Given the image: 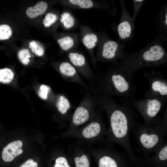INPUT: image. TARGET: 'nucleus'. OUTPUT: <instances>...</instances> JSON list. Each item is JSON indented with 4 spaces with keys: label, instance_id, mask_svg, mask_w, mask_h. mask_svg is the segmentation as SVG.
<instances>
[{
    "label": "nucleus",
    "instance_id": "nucleus-4",
    "mask_svg": "<svg viewBox=\"0 0 167 167\" xmlns=\"http://www.w3.org/2000/svg\"><path fill=\"white\" fill-rule=\"evenodd\" d=\"M98 45V54L103 60L113 61L125 56L124 44L113 40L104 34L100 35Z\"/></svg>",
    "mask_w": 167,
    "mask_h": 167
},
{
    "label": "nucleus",
    "instance_id": "nucleus-14",
    "mask_svg": "<svg viewBox=\"0 0 167 167\" xmlns=\"http://www.w3.org/2000/svg\"><path fill=\"white\" fill-rule=\"evenodd\" d=\"M71 63L75 68L83 67L86 65V60L84 55L79 52L72 51L68 54Z\"/></svg>",
    "mask_w": 167,
    "mask_h": 167
},
{
    "label": "nucleus",
    "instance_id": "nucleus-28",
    "mask_svg": "<svg viewBox=\"0 0 167 167\" xmlns=\"http://www.w3.org/2000/svg\"><path fill=\"white\" fill-rule=\"evenodd\" d=\"M145 1L143 0H132L134 7V13L132 17L135 19Z\"/></svg>",
    "mask_w": 167,
    "mask_h": 167
},
{
    "label": "nucleus",
    "instance_id": "nucleus-30",
    "mask_svg": "<svg viewBox=\"0 0 167 167\" xmlns=\"http://www.w3.org/2000/svg\"><path fill=\"white\" fill-rule=\"evenodd\" d=\"M37 163L32 159L28 160L20 167H37Z\"/></svg>",
    "mask_w": 167,
    "mask_h": 167
},
{
    "label": "nucleus",
    "instance_id": "nucleus-18",
    "mask_svg": "<svg viewBox=\"0 0 167 167\" xmlns=\"http://www.w3.org/2000/svg\"><path fill=\"white\" fill-rule=\"evenodd\" d=\"M70 5L81 9H90L96 6V4L90 0H69L66 1Z\"/></svg>",
    "mask_w": 167,
    "mask_h": 167
},
{
    "label": "nucleus",
    "instance_id": "nucleus-26",
    "mask_svg": "<svg viewBox=\"0 0 167 167\" xmlns=\"http://www.w3.org/2000/svg\"><path fill=\"white\" fill-rule=\"evenodd\" d=\"M58 19L56 15L49 12L45 15L42 23L45 27H48L55 23Z\"/></svg>",
    "mask_w": 167,
    "mask_h": 167
},
{
    "label": "nucleus",
    "instance_id": "nucleus-21",
    "mask_svg": "<svg viewBox=\"0 0 167 167\" xmlns=\"http://www.w3.org/2000/svg\"><path fill=\"white\" fill-rule=\"evenodd\" d=\"M60 21L66 29L72 28L75 23L73 16L67 12H64L61 15Z\"/></svg>",
    "mask_w": 167,
    "mask_h": 167
},
{
    "label": "nucleus",
    "instance_id": "nucleus-15",
    "mask_svg": "<svg viewBox=\"0 0 167 167\" xmlns=\"http://www.w3.org/2000/svg\"><path fill=\"white\" fill-rule=\"evenodd\" d=\"M57 42L61 49L67 51L72 49L75 44V40L72 36L66 35L57 40Z\"/></svg>",
    "mask_w": 167,
    "mask_h": 167
},
{
    "label": "nucleus",
    "instance_id": "nucleus-7",
    "mask_svg": "<svg viewBox=\"0 0 167 167\" xmlns=\"http://www.w3.org/2000/svg\"><path fill=\"white\" fill-rule=\"evenodd\" d=\"M22 145L21 140L13 141L8 144L2 150V156L3 160L6 162H10L22 154L23 150L21 148Z\"/></svg>",
    "mask_w": 167,
    "mask_h": 167
},
{
    "label": "nucleus",
    "instance_id": "nucleus-17",
    "mask_svg": "<svg viewBox=\"0 0 167 167\" xmlns=\"http://www.w3.org/2000/svg\"><path fill=\"white\" fill-rule=\"evenodd\" d=\"M99 167H118V163L114 157L109 155H104L99 158Z\"/></svg>",
    "mask_w": 167,
    "mask_h": 167
},
{
    "label": "nucleus",
    "instance_id": "nucleus-10",
    "mask_svg": "<svg viewBox=\"0 0 167 167\" xmlns=\"http://www.w3.org/2000/svg\"><path fill=\"white\" fill-rule=\"evenodd\" d=\"M111 80L114 87L119 92L124 93L129 89V84L121 74L114 73L113 74Z\"/></svg>",
    "mask_w": 167,
    "mask_h": 167
},
{
    "label": "nucleus",
    "instance_id": "nucleus-2",
    "mask_svg": "<svg viewBox=\"0 0 167 167\" xmlns=\"http://www.w3.org/2000/svg\"><path fill=\"white\" fill-rule=\"evenodd\" d=\"M109 117L110 135L113 141L122 147L129 156H135L129 139L130 132L134 126L126 112L115 108L110 112Z\"/></svg>",
    "mask_w": 167,
    "mask_h": 167
},
{
    "label": "nucleus",
    "instance_id": "nucleus-19",
    "mask_svg": "<svg viewBox=\"0 0 167 167\" xmlns=\"http://www.w3.org/2000/svg\"><path fill=\"white\" fill-rule=\"evenodd\" d=\"M56 106L58 111L62 114H64L70 108L71 104L67 98L61 95L58 98Z\"/></svg>",
    "mask_w": 167,
    "mask_h": 167
},
{
    "label": "nucleus",
    "instance_id": "nucleus-27",
    "mask_svg": "<svg viewBox=\"0 0 167 167\" xmlns=\"http://www.w3.org/2000/svg\"><path fill=\"white\" fill-rule=\"evenodd\" d=\"M50 90V88L49 86L45 84H42L40 87L38 92V95L41 99L46 100Z\"/></svg>",
    "mask_w": 167,
    "mask_h": 167
},
{
    "label": "nucleus",
    "instance_id": "nucleus-29",
    "mask_svg": "<svg viewBox=\"0 0 167 167\" xmlns=\"http://www.w3.org/2000/svg\"><path fill=\"white\" fill-rule=\"evenodd\" d=\"M54 167H70L67 160L64 157H59L55 160Z\"/></svg>",
    "mask_w": 167,
    "mask_h": 167
},
{
    "label": "nucleus",
    "instance_id": "nucleus-11",
    "mask_svg": "<svg viewBox=\"0 0 167 167\" xmlns=\"http://www.w3.org/2000/svg\"><path fill=\"white\" fill-rule=\"evenodd\" d=\"M88 110L82 106H79L75 110L72 117V122L76 126L81 125L87 122L89 118Z\"/></svg>",
    "mask_w": 167,
    "mask_h": 167
},
{
    "label": "nucleus",
    "instance_id": "nucleus-25",
    "mask_svg": "<svg viewBox=\"0 0 167 167\" xmlns=\"http://www.w3.org/2000/svg\"><path fill=\"white\" fill-rule=\"evenodd\" d=\"M12 34V30L7 24L0 25V40H5L9 38Z\"/></svg>",
    "mask_w": 167,
    "mask_h": 167
},
{
    "label": "nucleus",
    "instance_id": "nucleus-13",
    "mask_svg": "<svg viewBox=\"0 0 167 167\" xmlns=\"http://www.w3.org/2000/svg\"><path fill=\"white\" fill-rule=\"evenodd\" d=\"M47 8L48 5L46 2L40 1L34 6L28 7L26 10V14L29 18L33 19L43 14Z\"/></svg>",
    "mask_w": 167,
    "mask_h": 167
},
{
    "label": "nucleus",
    "instance_id": "nucleus-5",
    "mask_svg": "<svg viewBox=\"0 0 167 167\" xmlns=\"http://www.w3.org/2000/svg\"><path fill=\"white\" fill-rule=\"evenodd\" d=\"M120 2L121 7V15L116 30L119 39L121 41H126L131 40L133 37L135 19L128 12L124 1L120 0Z\"/></svg>",
    "mask_w": 167,
    "mask_h": 167
},
{
    "label": "nucleus",
    "instance_id": "nucleus-8",
    "mask_svg": "<svg viewBox=\"0 0 167 167\" xmlns=\"http://www.w3.org/2000/svg\"><path fill=\"white\" fill-rule=\"evenodd\" d=\"M156 21L159 31V37L166 40L167 34V6H162L156 17Z\"/></svg>",
    "mask_w": 167,
    "mask_h": 167
},
{
    "label": "nucleus",
    "instance_id": "nucleus-12",
    "mask_svg": "<svg viewBox=\"0 0 167 167\" xmlns=\"http://www.w3.org/2000/svg\"><path fill=\"white\" fill-rule=\"evenodd\" d=\"M100 36L92 32L85 34L82 36V41L84 46L88 50H93L98 44Z\"/></svg>",
    "mask_w": 167,
    "mask_h": 167
},
{
    "label": "nucleus",
    "instance_id": "nucleus-3",
    "mask_svg": "<svg viewBox=\"0 0 167 167\" xmlns=\"http://www.w3.org/2000/svg\"><path fill=\"white\" fill-rule=\"evenodd\" d=\"M132 128L134 129L139 147L145 153H154L165 141L167 134L166 123L134 125Z\"/></svg>",
    "mask_w": 167,
    "mask_h": 167
},
{
    "label": "nucleus",
    "instance_id": "nucleus-9",
    "mask_svg": "<svg viewBox=\"0 0 167 167\" xmlns=\"http://www.w3.org/2000/svg\"><path fill=\"white\" fill-rule=\"evenodd\" d=\"M102 126L97 121H94L90 123L83 130L82 135L86 138H92L99 136L101 133Z\"/></svg>",
    "mask_w": 167,
    "mask_h": 167
},
{
    "label": "nucleus",
    "instance_id": "nucleus-23",
    "mask_svg": "<svg viewBox=\"0 0 167 167\" xmlns=\"http://www.w3.org/2000/svg\"><path fill=\"white\" fill-rule=\"evenodd\" d=\"M75 167H89L90 163L87 156L83 155L80 156H76L74 159Z\"/></svg>",
    "mask_w": 167,
    "mask_h": 167
},
{
    "label": "nucleus",
    "instance_id": "nucleus-16",
    "mask_svg": "<svg viewBox=\"0 0 167 167\" xmlns=\"http://www.w3.org/2000/svg\"><path fill=\"white\" fill-rule=\"evenodd\" d=\"M59 70L63 75L68 77H73L77 73L75 68L71 63L66 61L61 63Z\"/></svg>",
    "mask_w": 167,
    "mask_h": 167
},
{
    "label": "nucleus",
    "instance_id": "nucleus-24",
    "mask_svg": "<svg viewBox=\"0 0 167 167\" xmlns=\"http://www.w3.org/2000/svg\"><path fill=\"white\" fill-rule=\"evenodd\" d=\"M18 55L19 60L24 64L27 65L30 62L29 58L31 57V55L28 49H24L20 50Z\"/></svg>",
    "mask_w": 167,
    "mask_h": 167
},
{
    "label": "nucleus",
    "instance_id": "nucleus-22",
    "mask_svg": "<svg viewBox=\"0 0 167 167\" xmlns=\"http://www.w3.org/2000/svg\"><path fill=\"white\" fill-rule=\"evenodd\" d=\"M152 90L158 92L162 96L167 94V86L164 82L159 80H156L153 82L152 84Z\"/></svg>",
    "mask_w": 167,
    "mask_h": 167
},
{
    "label": "nucleus",
    "instance_id": "nucleus-20",
    "mask_svg": "<svg viewBox=\"0 0 167 167\" xmlns=\"http://www.w3.org/2000/svg\"><path fill=\"white\" fill-rule=\"evenodd\" d=\"M14 74L10 69L5 68L0 69V82L8 83L13 80Z\"/></svg>",
    "mask_w": 167,
    "mask_h": 167
},
{
    "label": "nucleus",
    "instance_id": "nucleus-6",
    "mask_svg": "<svg viewBox=\"0 0 167 167\" xmlns=\"http://www.w3.org/2000/svg\"><path fill=\"white\" fill-rule=\"evenodd\" d=\"M161 107V103L156 99L148 100L144 106L140 107V111L144 117L146 125H150L157 116Z\"/></svg>",
    "mask_w": 167,
    "mask_h": 167
},
{
    "label": "nucleus",
    "instance_id": "nucleus-1",
    "mask_svg": "<svg viewBox=\"0 0 167 167\" xmlns=\"http://www.w3.org/2000/svg\"><path fill=\"white\" fill-rule=\"evenodd\" d=\"M159 37L138 51L125 57L122 64L136 68L158 65L165 62L167 53Z\"/></svg>",
    "mask_w": 167,
    "mask_h": 167
}]
</instances>
